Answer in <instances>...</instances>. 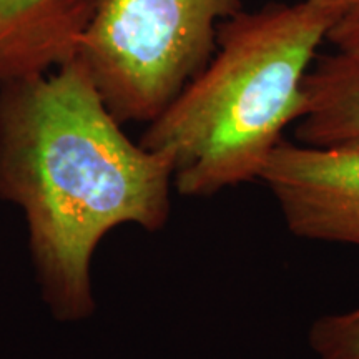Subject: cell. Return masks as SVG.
<instances>
[{
	"mask_svg": "<svg viewBox=\"0 0 359 359\" xmlns=\"http://www.w3.org/2000/svg\"><path fill=\"white\" fill-rule=\"evenodd\" d=\"M77 58L0 83V200L20 210L43 303L79 323L97 309L93 255L111 230H163L173 163L123 132Z\"/></svg>",
	"mask_w": 359,
	"mask_h": 359,
	"instance_id": "1",
	"label": "cell"
},
{
	"mask_svg": "<svg viewBox=\"0 0 359 359\" xmlns=\"http://www.w3.org/2000/svg\"><path fill=\"white\" fill-rule=\"evenodd\" d=\"M336 20L303 0L269 2L219 24L212 60L138 140L172 158L180 195L212 196L259 178L302 115L304 77Z\"/></svg>",
	"mask_w": 359,
	"mask_h": 359,
	"instance_id": "2",
	"label": "cell"
},
{
	"mask_svg": "<svg viewBox=\"0 0 359 359\" xmlns=\"http://www.w3.org/2000/svg\"><path fill=\"white\" fill-rule=\"evenodd\" d=\"M241 0H93L75 58L120 123H150L212 60Z\"/></svg>",
	"mask_w": 359,
	"mask_h": 359,
	"instance_id": "3",
	"label": "cell"
},
{
	"mask_svg": "<svg viewBox=\"0 0 359 359\" xmlns=\"http://www.w3.org/2000/svg\"><path fill=\"white\" fill-rule=\"evenodd\" d=\"M259 178L293 235L359 246V138L330 145L281 140Z\"/></svg>",
	"mask_w": 359,
	"mask_h": 359,
	"instance_id": "4",
	"label": "cell"
},
{
	"mask_svg": "<svg viewBox=\"0 0 359 359\" xmlns=\"http://www.w3.org/2000/svg\"><path fill=\"white\" fill-rule=\"evenodd\" d=\"M92 11L93 0H0V83L70 62Z\"/></svg>",
	"mask_w": 359,
	"mask_h": 359,
	"instance_id": "5",
	"label": "cell"
},
{
	"mask_svg": "<svg viewBox=\"0 0 359 359\" xmlns=\"http://www.w3.org/2000/svg\"><path fill=\"white\" fill-rule=\"evenodd\" d=\"M296 138L304 145L359 138V58L336 52L313 62L303 82Z\"/></svg>",
	"mask_w": 359,
	"mask_h": 359,
	"instance_id": "6",
	"label": "cell"
},
{
	"mask_svg": "<svg viewBox=\"0 0 359 359\" xmlns=\"http://www.w3.org/2000/svg\"><path fill=\"white\" fill-rule=\"evenodd\" d=\"M309 346L316 359H359V308L320 318L309 330Z\"/></svg>",
	"mask_w": 359,
	"mask_h": 359,
	"instance_id": "7",
	"label": "cell"
},
{
	"mask_svg": "<svg viewBox=\"0 0 359 359\" xmlns=\"http://www.w3.org/2000/svg\"><path fill=\"white\" fill-rule=\"evenodd\" d=\"M326 40L336 47V52L359 58V4L349 8L331 25Z\"/></svg>",
	"mask_w": 359,
	"mask_h": 359,
	"instance_id": "8",
	"label": "cell"
},
{
	"mask_svg": "<svg viewBox=\"0 0 359 359\" xmlns=\"http://www.w3.org/2000/svg\"><path fill=\"white\" fill-rule=\"evenodd\" d=\"M309 2L314 4V6L333 12L339 19L344 12L356 6V4H359V0H309Z\"/></svg>",
	"mask_w": 359,
	"mask_h": 359,
	"instance_id": "9",
	"label": "cell"
}]
</instances>
